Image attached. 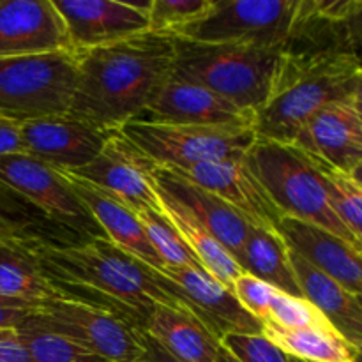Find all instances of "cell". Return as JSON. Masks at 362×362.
<instances>
[{"mask_svg":"<svg viewBox=\"0 0 362 362\" xmlns=\"http://www.w3.org/2000/svg\"><path fill=\"white\" fill-rule=\"evenodd\" d=\"M23 246L46 278L67 297L76 288L98 296V304L119 313L138 329H145L156 304L197 315L179 285L124 253L108 239L23 243Z\"/></svg>","mask_w":362,"mask_h":362,"instance_id":"obj_1","label":"cell"},{"mask_svg":"<svg viewBox=\"0 0 362 362\" xmlns=\"http://www.w3.org/2000/svg\"><path fill=\"white\" fill-rule=\"evenodd\" d=\"M76 85L67 115L119 131L145 112L172 74V35L145 34L74 52Z\"/></svg>","mask_w":362,"mask_h":362,"instance_id":"obj_2","label":"cell"},{"mask_svg":"<svg viewBox=\"0 0 362 362\" xmlns=\"http://www.w3.org/2000/svg\"><path fill=\"white\" fill-rule=\"evenodd\" d=\"M356 94H362V69L356 52L283 49L271 98L255 113V134L262 140L292 144L318 110Z\"/></svg>","mask_w":362,"mask_h":362,"instance_id":"obj_3","label":"cell"},{"mask_svg":"<svg viewBox=\"0 0 362 362\" xmlns=\"http://www.w3.org/2000/svg\"><path fill=\"white\" fill-rule=\"evenodd\" d=\"M281 57L283 48L209 45L173 37L172 74L257 113L271 98Z\"/></svg>","mask_w":362,"mask_h":362,"instance_id":"obj_4","label":"cell"},{"mask_svg":"<svg viewBox=\"0 0 362 362\" xmlns=\"http://www.w3.org/2000/svg\"><path fill=\"white\" fill-rule=\"evenodd\" d=\"M244 161L281 216L317 225L362 247L332 211L320 165L306 152L292 144L257 138Z\"/></svg>","mask_w":362,"mask_h":362,"instance_id":"obj_5","label":"cell"},{"mask_svg":"<svg viewBox=\"0 0 362 362\" xmlns=\"http://www.w3.org/2000/svg\"><path fill=\"white\" fill-rule=\"evenodd\" d=\"M76 85L73 52L0 59V117L25 120L66 115Z\"/></svg>","mask_w":362,"mask_h":362,"instance_id":"obj_6","label":"cell"},{"mask_svg":"<svg viewBox=\"0 0 362 362\" xmlns=\"http://www.w3.org/2000/svg\"><path fill=\"white\" fill-rule=\"evenodd\" d=\"M304 16V0H214L211 11L173 37L209 45L285 48Z\"/></svg>","mask_w":362,"mask_h":362,"instance_id":"obj_7","label":"cell"},{"mask_svg":"<svg viewBox=\"0 0 362 362\" xmlns=\"http://www.w3.org/2000/svg\"><path fill=\"white\" fill-rule=\"evenodd\" d=\"M120 133L163 168L243 159L257 141L253 127H205L131 120Z\"/></svg>","mask_w":362,"mask_h":362,"instance_id":"obj_8","label":"cell"},{"mask_svg":"<svg viewBox=\"0 0 362 362\" xmlns=\"http://www.w3.org/2000/svg\"><path fill=\"white\" fill-rule=\"evenodd\" d=\"M32 317L52 331L66 334L105 362H131L138 352V331L115 311L76 297L35 303Z\"/></svg>","mask_w":362,"mask_h":362,"instance_id":"obj_9","label":"cell"},{"mask_svg":"<svg viewBox=\"0 0 362 362\" xmlns=\"http://www.w3.org/2000/svg\"><path fill=\"white\" fill-rule=\"evenodd\" d=\"M0 184L81 239H106L62 170L25 154L0 156Z\"/></svg>","mask_w":362,"mask_h":362,"instance_id":"obj_10","label":"cell"},{"mask_svg":"<svg viewBox=\"0 0 362 362\" xmlns=\"http://www.w3.org/2000/svg\"><path fill=\"white\" fill-rule=\"evenodd\" d=\"M158 168L159 166L120 131H112L98 158L90 165L71 173L119 200L134 214L154 211L165 216L156 191Z\"/></svg>","mask_w":362,"mask_h":362,"instance_id":"obj_11","label":"cell"},{"mask_svg":"<svg viewBox=\"0 0 362 362\" xmlns=\"http://www.w3.org/2000/svg\"><path fill=\"white\" fill-rule=\"evenodd\" d=\"M292 145L332 168L361 175L362 94L329 103L299 129Z\"/></svg>","mask_w":362,"mask_h":362,"instance_id":"obj_12","label":"cell"},{"mask_svg":"<svg viewBox=\"0 0 362 362\" xmlns=\"http://www.w3.org/2000/svg\"><path fill=\"white\" fill-rule=\"evenodd\" d=\"M152 124L205 127H253L255 113L239 108L216 92L170 74L141 115Z\"/></svg>","mask_w":362,"mask_h":362,"instance_id":"obj_13","label":"cell"},{"mask_svg":"<svg viewBox=\"0 0 362 362\" xmlns=\"http://www.w3.org/2000/svg\"><path fill=\"white\" fill-rule=\"evenodd\" d=\"M110 133L67 113L21 122L23 154L66 172L90 165L103 151Z\"/></svg>","mask_w":362,"mask_h":362,"instance_id":"obj_14","label":"cell"},{"mask_svg":"<svg viewBox=\"0 0 362 362\" xmlns=\"http://www.w3.org/2000/svg\"><path fill=\"white\" fill-rule=\"evenodd\" d=\"M53 6L66 25L73 53L148 32V16L131 2L55 0Z\"/></svg>","mask_w":362,"mask_h":362,"instance_id":"obj_15","label":"cell"},{"mask_svg":"<svg viewBox=\"0 0 362 362\" xmlns=\"http://www.w3.org/2000/svg\"><path fill=\"white\" fill-rule=\"evenodd\" d=\"M168 170L180 173L191 182L221 198L255 228L276 230L279 219L283 218L262 184L250 172L244 158L202 163L184 170Z\"/></svg>","mask_w":362,"mask_h":362,"instance_id":"obj_16","label":"cell"},{"mask_svg":"<svg viewBox=\"0 0 362 362\" xmlns=\"http://www.w3.org/2000/svg\"><path fill=\"white\" fill-rule=\"evenodd\" d=\"M71 52L52 0H0V59Z\"/></svg>","mask_w":362,"mask_h":362,"instance_id":"obj_17","label":"cell"},{"mask_svg":"<svg viewBox=\"0 0 362 362\" xmlns=\"http://www.w3.org/2000/svg\"><path fill=\"white\" fill-rule=\"evenodd\" d=\"M276 232L292 253L331 276L350 293L361 297L362 247L354 246L329 230L286 216L279 219Z\"/></svg>","mask_w":362,"mask_h":362,"instance_id":"obj_18","label":"cell"},{"mask_svg":"<svg viewBox=\"0 0 362 362\" xmlns=\"http://www.w3.org/2000/svg\"><path fill=\"white\" fill-rule=\"evenodd\" d=\"M156 189L175 200L187 214L207 230L226 251L233 257L239 253L251 225L226 202L191 182L173 170L159 166L156 170Z\"/></svg>","mask_w":362,"mask_h":362,"instance_id":"obj_19","label":"cell"},{"mask_svg":"<svg viewBox=\"0 0 362 362\" xmlns=\"http://www.w3.org/2000/svg\"><path fill=\"white\" fill-rule=\"evenodd\" d=\"M166 278L180 286L198 318L221 339L225 334H260L262 322L240 306L239 300L221 283L200 267H165Z\"/></svg>","mask_w":362,"mask_h":362,"instance_id":"obj_20","label":"cell"},{"mask_svg":"<svg viewBox=\"0 0 362 362\" xmlns=\"http://www.w3.org/2000/svg\"><path fill=\"white\" fill-rule=\"evenodd\" d=\"M62 172L66 173L74 193L78 194L85 209L90 212V216L98 223L99 228L103 230L106 239L113 246L122 250L124 253L131 255L136 260H140L141 264L161 272L163 262L159 260L158 253L154 251L152 244L148 243L147 235L144 232V226H141L136 214L124 204H120L119 200L99 191L92 184L78 179L76 175L66 172V170H62Z\"/></svg>","mask_w":362,"mask_h":362,"instance_id":"obj_21","label":"cell"},{"mask_svg":"<svg viewBox=\"0 0 362 362\" xmlns=\"http://www.w3.org/2000/svg\"><path fill=\"white\" fill-rule=\"evenodd\" d=\"M290 253V265L299 285L300 296L317 308L322 317L352 346L362 345V304L361 297L343 288L331 276L308 264L299 255Z\"/></svg>","mask_w":362,"mask_h":362,"instance_id":"obj_22","label":"cell"},{"mask_svg":"<svg viewBox=\"0 0 362 362\" xmlns=\"http://www.w3.org/2000/svg\"><path fill=\"white\" fill-rule=\"evenodd\" d=\"M144 331L180 362H216L219 338L191 311L156 304Z\"/></svg>","mask_w":362,"mask_h":362,"instance_id":"obj_23","label":"cell"},{"mask_svg":"<svg viewBox=\"0 0 362 362\" xmlns=\"http://www.w3.org/2000/svg\"><path fill=\"white\" fill-rule=\"evenodd\" d=\"M235 262L243 272L274 286L278 292L303 297L290 265L288 247L276 230L251 226Z\"/></svg>","mask_w":362,"mask_h":362,"instance_id":"obj_24","label":"cell"},{"mask_svg":"<svg viewBox=\"0 0 362 362\" xmlns=\"http://www.w3.org/2000/svg\"><path fill=\"white\" fill-rule=\"evenodd\" d=\"M262 334L286 356L304 362H359L361 350L350 345L332 325L283 329L271 322H262Z\"/></svg>","mask_w":362,"mask_h":362,"instance_id":"obj_25","label":"cell"},{"mask_svg":"<svg viewBox=\"0 0 362 362\" xmlns=\"http://www.w3.org/2000/svg\"><path fill=\"white\" fill-rule=\"evenodd\" d=\"M158 191V189H156ZM159 202H161L163 212H165L166 219L173 225L186 246L189 247L191 253L198 260L205 272L216 281L221 283L228 290H232L233 281L243 274V269L237 265L232 255L211 235L205 228H202L184 207H180L175 200H172L166 194L159 193Z\"/></svg>","mask_w":362,"mask_h":362,"instance_id":"obj_26","label":"cell"},{"mask_svg":"<svg viewBox=\"0 0 362 362\" xmlns=\"http://www.w3.org/2000/svg\"><path fill=\"white\" fill-rule=\"evenodd\" d=\"M0 297L41 303L67 296L46 278L21 240H0Z\"/></svg>","mask_w":362,"mask_h":362,"instance_id":"obj_27","label":"cell"},{"mask_svg":"<svg viewBox=\"0 0 362 362\" xmlns=\"http://www.w3.org/2000/svg\"><path fill=\"white\" fill-rule=\"evenodd\" d=\"M74 233L46 218L25 198L0 184V240L21 243H69Z\"/></svg>","mask_w":362,"mask_h":362,"instance_id":"obj_28","label":"cell"},{"mask_svg":"<svg viewBox=\"0 0 362 362\" xmlns=\"http://www.w3.org/2000/svg\"><path fill=\"white\" fill-rule=\"evenodd\" d=\"M14 329L27 346L32 362H105L66 334L39 324L32 313L27 315Z\"/></svg>","mask_w":362,"mask_h":362,"instance_id":"obj_29","label":"cell"},{"mask_svg":"<svg viewBox=\"0 0 362 362\" xmlns=\"http://www.w3.org/2000/svg\"><path fill=\"white\" fill-rule=\"evenodd\" d=\"M317 161V159H315ZM327 186L329 200L332 211L354 235V239L362 243V182L361 175L346 173L343 170L332 168L325 163L317 161Z\"/></svg>","mask_w":362,"mask_h":362,"instance_id":"obj_30","label":"cell"},{"mask_svg":"<svg viewBox=\"0 0 362 362\" xmlns=\"http://www.w3.org/2000/svg\"><path fill=\"white\" fill-rule=\"evenodd\" d=\"M136 218L140 219L144 232L147 235L148 243L152 244L154 251L158 253L159 260L165 267H200L194 255L182 240V237L177 233L172 223L166 219V216L158 214L154 211L136 212Z\"/></svg>","mask_w":362,"mask_h":362,"instance_id":"obj_31","label":"cell"},{"mask_svg":"<svg viewBox=\"0 0 362 362\" xmlns=\"http://www.w3.org/2000/svg\"><path fill=\"white\" fill-rule=\"evenodd\" d=\"M214 0H152L148 32L173 37L184 27L207 14Z\"/></svg>","mask_w":362,"mask_h":362,"instance_id":"obj_32","label":"cell"},{"mask_svg":"<svg viewBox=\"0 0 362 362\" xmlns=\"http://www.w3.org/2000/svg\"><path fill=\"white\" fill-rule=\"evenodd\" d=\"M283 329H303L315 325H331L320 311L311 306L303 297H293L288 293L276 292L269 306L267 320Z\"/></svg>","mask_w":362,"mask_h":362,"instance_id":"obj_33","label":"cell"},{"mask_svg":"<svg viewBox=\"0 0 362 362\" xmlns=\"http://www.w3.org/2000/svg\"><path fill=\"white\" fill-rule=\"evenodd\" d=\"M240 362H288V356L265 334H225L219 339Z\"/></svg>","mask_w":362,"mask_h":362,"instance_id":"obj_34","label":"cell"},{"mask_svg":"<svg viewBox=\"0 0 362 362\" xmlns=\"http://www.w3.org/2000/svg\"><path fill=\"white\" fill-rule=\"evenodd\" d=\"M276 292L278 290L274 286L267 285L262 279L253 278L246 272H243L232 285V293L239 300L240 306L260 322L267 320L269 306H271V300Z\"/></svg>","mask_w":362,"mask_h":362,"instance_id":"obj_35","label":"cell"},{"mask_svg":"<svg viewBox=\"0 0 362 362\" xmlns=\"http://www.w3.org/2000/svg\"><path fill=\"white\" fill-rule=\"evenodd\" d=\"M131 362H180L147 331H138V352Z\"/></svg>","mask_w":362,"mask_h":362,"instance_id":"obj_36","label":"cell"},{"mask_svg":"<svg viewBox=\"0 0 362 362\" xmlns=\"http://www.w3.org/2000/svg\"><path fill=\"white\" fill-rule=\"evenodd\" d=\"M0 362H32L16 329L0 331Z\"/></svg>","mask_w":362,"mask_h":362,"instance_id":"obj_37","label":"cell"},{"mask_svg":"<svg viewBox=\"0 0 362 362\" xmlns=\"http://www.w3.org/2000/svg\"><path fill=\"white\" fill-rule=\"evenodd\" d=\"M34 310L35 303L0 297V331H2V329H14Z\"/></svg>","mask_w":362,"mask_h":362,"instance_id":"obj_38","label":"cell"},{"mask_svg":"<svg viewBox=\"0 0 362 362\" xmlns=\"http://www.w3.org/2000/svg\"><path fill=\"white\" fill-rule=\"evenodd\" d=\"M23 154L21 122L0 117V156Z\"/></svg>","mask_w":362,"mask_h":362,"instance_id":"obj_39","label":"cell"},{"mask_svg":"<svg viewBox=\"0 0 362 362\" xmlns=\"http://www.w3.org/2000/svg\"><path fill=\"white\" fill-rule=\"evenodd\" d=\"M216 362H240V361L235 359V357H233L232 354H230L228 350H226L225 346H221V343H219L218 354H216Z\"/></svg>","mask_w":362,"mask_h":362,"instance_id":"obj_40","label":"cell"},{"mask_svg":"<svg viewBox=\"0 0 362 362\" xmlns=\"http://www.w3.org/2000/svg\"><path fill=\"white\" fill-rule=\"evenodd\" d=\"M288 362H304V361H299V359H296V357L288 356Z\"/></svg>","mask_w":362,"mask_h":362,"instance_id":"obj_41","label":"cell"}]
</instances>
